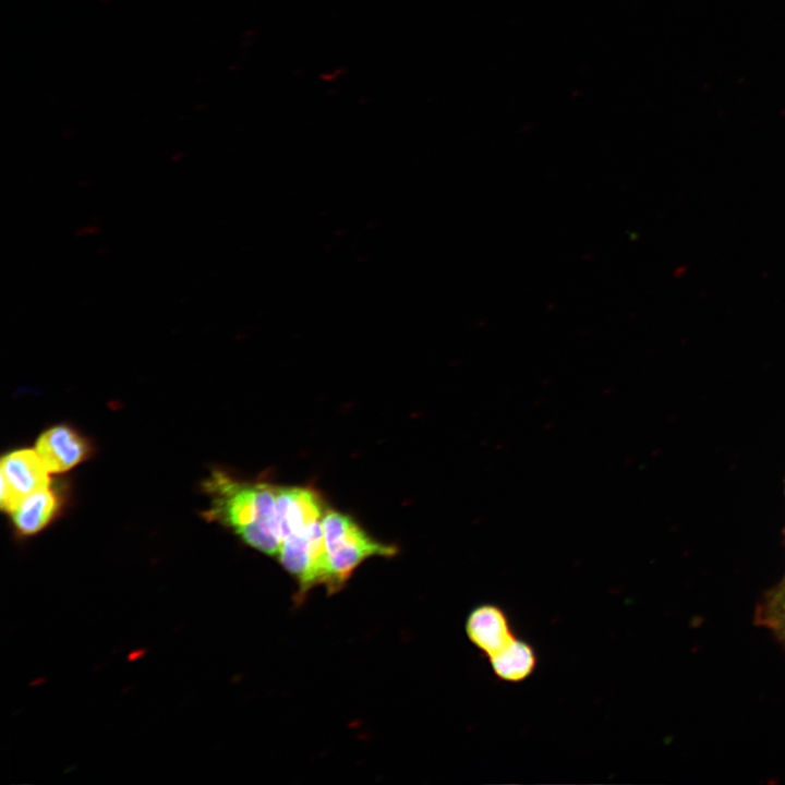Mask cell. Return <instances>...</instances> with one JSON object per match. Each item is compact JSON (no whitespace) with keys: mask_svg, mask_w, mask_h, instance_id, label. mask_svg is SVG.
Instances as JSON below:
<instances>
[{"mask_svg":"<svg viewBox=\"0 0 785 785\" xmlns=\"http://www.w3.org/2000/svg\"><path fill=\"white\" fill-rule=\"evenodd\" d=\"M323 530L328 563L326 587L335 592L349 579L354 569L373 556L391 557L397 548L369 535L350 516L327 508Z\"/></svg>","mask_w":785,"mask_h":785,"instance_id":"7a4b0ae2","label":"cell"},{"mask_svg":"<svg viewBox=\"0 0 785 785\" xmlns=\"http://www.w3.org/2000/svg\"><path fill=\"white\" fill-rule=\"evenodd\" d=\"M487 660L498 680L512 684L528 679L538 666L534 648L518 637Z\"/></svg>","mask_w":785,"mask_h":785,"instance_id":"52a82bcc","label":"cell"},{"mask_svg":"<svg viewBox=\"0 0 785 785\" xmlns=\"http://www.w3.org/2000/svg\"><path fill=\"white\" fill-rule=\"evenodd\" d=\"M208 499L203 516L225 526L251 547L277 557L281 534L277 519V486L263 481L241 480L215 469L202 482Z\"/></svg>","mask_w":785,"mask_h":785,"instance_id":"6da1fadb","label":"cell"},{"mask_svg":"<svg viewBox=\"0 0 785 785\" xmlns=\"http://www.w3.org/2000/svg\"><path fill=\"white\" fill-rule=\"evenodd\" d=\"M35 450L47 470L52 473L68 471L92 454L88 440L67 425L46 430L38 437Z\"/></svg>","mask_w":785,"mask_h":785,"instance_id":"5b68a950","label":"cell"},{"mask_svg":"<svg viewBox=\"0 0 785 785\" xmlns=\"http://www.w3.org/2000/svg\"><path fill=\"white\" fill-rule=\"evenodd\" d=\"M61 496L49 486L25 497L10 514L16 533L31 536L45 529L60 512Z\"/></svg>","mask_w":785,"mask_h":785,"instance_id":"8992f818","label":"cell"},{"mask_svg":"<svg viewBox=\"0 0 785 785\" xmlns=\"http://www.w3.org/2000/svg\"><path fill=\"white\" fill-rule=\"evenodd\" d=\"M464 629L472 645L486 657L517 637L506 611L494 603L473 607L466 619Z\"/></svg>","mask_w":785,"mask_h":785,"instance_id":"277c9868","label":"cell"},{"mask_svg":"<svg viewBox=\"0 0 785 785\" xmlns=\"http://www.w3.org/2000/svg\"><path fill=\"white\" fill-rule=\"evenodd\" d=\"M49 471L31 449H19L4 455L0 462V506L11 514L28 495L50 485Z\"/></svg>","mask_w":785,"mask_h":785,"instance_id":"3957f363","label":"cell"}]
</instances>
